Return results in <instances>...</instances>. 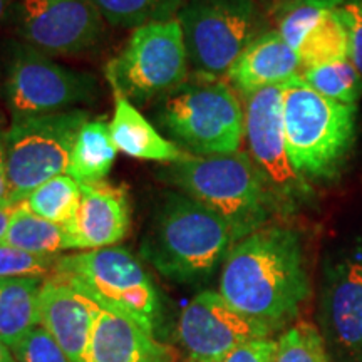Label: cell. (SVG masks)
<instances>
[{"instance_id":"cell-1","label":"cell","mask_w":362,"mask_h":362,"mask_svg":"<svg viewBox=\"0 0 362 362\" xmlns=\"http://www.w3.org/2000/svg\"><path fill=\"white\" fill-rule=\"evenodd\" d=\"M304 242L291 226L265 225L230 248L218 292L230 305L272 330L296 319L310 297Z\"/></svg>"},{"instance_id":"cell-2","label":"cell","mask_w":362,"mask_h":362,"mask_svg":"<svg viewBox=\"0 0 362 362\" xmlns=\"http://www.w3.org/2000/svg\"><path fill=\"white\" fill-rule=\"evenodd\" d=\"M235 245L226 221L187 193L165 192L143 235V259L175 284H198L223 264Z\"/></svg>"},{"instance_id":"cell-3","label":"cell","mask_w":362,"mask_h":362,"mask_svg":"<svg viewBox=\"0 0 362 362\" xmlns=\"http://www.w3.org/2000/svg\"><path fill=\"white\" fill-rule=\"evenodd\" d=\"M161 176L220 215L235 243L267 225L279 208L248 153L194 156L168 163Z\"/></svg>"},{"instance_id":"cell-4","label":"cell","mask_w":362,"mask_h":362,"mask_svg":"<svg viewBox=\"0 0 362 362\" xmlns=\"http://www.w3.org/2000/svg\"><path fill=\"white\" fill-rule=\"evenodd\" d=\"M285 141L292 166L307 183L332 181L357 138V104L317 93L300 76L282 84Z\"/></svg>"},{"instance_id":"cell-5","label":"cell","mask_w":362,"mask_h":362,"mask_svg":"<svg viewBox=\"0 0 362 362\" xmlns=\"http://www.w3.org/2000/svg\"><path fill=\"white\" fill-rule=\"evenodd\" d=\"M158 126L194 156L232 155L245 139V110L230 83L189 74L155 103Z\"/></svg>"},{"instance_id":"cell-6","label":"cell","mask_w":362,"mask_h":362,"mask_svg":"<svg viewBox=\"0 0 362 362\" xmlns=\"http://www.w3.org/2000/svg\"><path fill=\"white\" fill-rule=\"evenodd\" d=\"M52 279L69 285L101 309L134 320L155 332L161 297L139 260L123 247H107L59 257Z\"/></svg>"},{"instance_id":"cell-7","label":"cell","mask_w":362,"mask_h":362,"mask_svg":"<svg viewBox=\"0 0 362 362\" xmlns=\"http://www.w3.org/2000/svg\"><path fill=\"white\" fill-rule=\"evenodd\" d=\"M176 21L189 71L206 78L226 76L248 44L270 29L259 0H187Z\"/></svg>"},{"instance_id":"cell-8","label":"cell","mask_w":362,"mask_h":362,"mask_svg":"<svg viewBox=\"0 0 362 362\" xmlns=\"http://www.w3.org/2000/svg\"><path fill=\"white\" fill-rule=\"evenodd\" d=\"M192 74L180 22L143 25L106 67L115 93L131 103H156L180 88Z\"/></svg>"},{"instance_id":"cell-9","label":"cell","mask_w":362,"mask_h":362,"mask_svg":"<svg viewBox=\"0 0 362 362\" xmlns=\"http://www.w3.org/2000/svg\"><path fill=\"white\" fill-rule=\"evenodd\" d=\"M88 110L12 119L4 133L11 202H22L54 176L67 175L71 149Z\"/></svg>"},{"instance_id":"cell-10","label":"cell","mask_w":362,"mask_h":362,"mask_svg":"<svg viewBox=\"0 0 362 362\" xmlns=\"http://www.w3.org/2000/svg\"><path fill=\"white\" fill-rule=\"evenodd\" d=\"M4 94L12 119L81 110L94 104L101 88L88 71L59 64L51 56L24 42L12 45Z\"/></svg>"},{"instance_id":"cell-11","label":"cell","mask_w":362,"mask_h":362,"mask_svg":"<svg viewBox=\"0 0 362 362\" xmlns=\"http://www.w3.org/2000/svg\"><path fill=\"white\" fill-rule=\"evenodd\" d=\"M245 139L248 155L260 171L279 211L291 214L310 198V183L292 166L282 116V86L252 94L245 103Z\"/></svg>"},{"instance_id":"cell-12","label":"cell","mask_w":362,"mask_h":362,"mask_svg":"<svg viewBox=\"0 0 362 362\" xmlns=\"http://www.w3.org/2000/svg\"><path fill=\"white\" fill-rule=\"evenodd\" d=\"M11 16L22 42L51 57L93 51L106 34L90 0H16Z\"/></svg>"},{"instance_id":"cell-13","label":"cell","mask_w":362,"mask_h":362,"mask_svg":"<svg viewBox=\"0 0 362 362\" xmlns=\"http://www.w3.org/2000/svg\"><path fill=\"white\" fill-rule=\"evenodd\" d=\"M324 339L341 362H362V235L324 264Z\"/></svg>"},{"instance_id":"cell-14","label":"cell","mask_w":362,"mask_h":362,"mask_svg":"<svg viewBox=\"0 0 362 362\" xmlns=\"http://www.w3.org/2000/svg\"><path fill=\"white\" fill-rule=\"evenodd\" d=\"M269 325L235 309L220 292L197 293L181 310L178 339L188 362H214L242 344L267 339Z\"/></svg>"},{"instance_id":"cell-15","label":"cell","mask_w":362,"mask_h":362,"mask_svg":"<svg viewBox=\"0 0 362 362\" xmlns=\"http://www.w3.org/2000/svg\"><path fill=\"white\" fill-rule=\"evenodd\" d=\"M83 194L76 216L66 225L72 250L116 247L129 232L131 208L124 187L106 180L81 185Z\"/></svg>"},{"instance_id":"cell-16","label":"cell","mask_w":362,"mask_h":362,"mask_svg":"<svg viewBox=\"0 0 362 362\" xmlns=\"http://www.w3.org/2000/svg\"><path fill=\"white\" fill-rule=\"evenodd\" d=\"M101 307L69 285L49 277L39 292L40 325L71 362H84Z\"/></svg>"},{"instance_id":"cell-17","label":"cell","mask_w":362,"mask_h":362,"mask_svg":"<svg viewBox=\"0 0 362 362\" xmlns=\"http://www.w3.org/2000/svg\"><path fill=\"white\" fill-rule=\"evenodd\" d=\"M298 74L297 51L285 42L277 29H269L248 44L226 78L233 89L248 98L270 86H282Z\"/></svg>"},{"instance_id":"cell-18","label":"cell","mask_w":362,"mask_h":362,"mask_svg":"<svg viewBox=\"0 0 362 362\" xmlns=\"http://www.w3.org/2000/svg\"><path fill=\"white\" fill-rule=\"evenodd\" d=\"M84 362H175V352L134 320L101 309Z\"/></svg>"},{"instance_id":"cell-19","label":"cell","mask_w":362,"mask_h":362,"mask_svg":"<svg viewBox=\"0 0 362 362\" xmlns=\"http://www.w3.org/2000/svg\"><path fill=\"white\" fill-rule=\"evenodd\" d=\"M110 133L117 151L134 160L168 165L188 155L165 138L129 99L117 93H115V112L110 121Z\"/></svg>"},{"instance_id":"cell-20","label":"cell","mask_w":362,"mask_h":362,"mask_svg":"<svg viewBox=\"0 0 362 362\" xmlns=\"http://www.w3.org/2000/svg\"><path fill=\"white\" fill-rule=\"evenodd\" d=\"M116 156L117 148L112 143L110 123H104L101 119H88L76 134L67 175L81 185L99 183L110 175Z\"/></svg>"},{"instance_id":"cell-21","label":"cell","mask_w":362,"mask_h":362,"mask_svg":"<svg viewBox=\"0 0 362 362\" xmlns=\"http://www.w3.org/2000/svg\"><path fill=\"white\" fill-rule=\"evenodd\" d=\"M40 279H0V339L8 347L40 325Z\"/></svg>"},{"instance_id":"cell-22","label":"cell","mask_w":362,"mask_h":362,"mask_svg":"<svg viewBox=\"0 0 362 362\" xmlns=\"http://www.w3.org/2000/svg\"><path fill=\"white\" fill-rule=\"evenodd\" d=\"M4 243L45 257H57V253L72 250L66 226L34 215L24 203L17 206Z\"/></svg>"},{"instance_id":"cell-23","label":"cell","mask_w":362,"mask_h":362,"mask_svg":"<svg viewBox=\"0 0 362 362\" xmlns=\"http://www.w3.org/2000/svg\"><path fill=\"white\" fill-rule=\"evenodd\" d=\"M300 72L349 59V37L337 8L329 11L297 49Z\"/></svg>"},{"instance_id":"cell-24","label":"cell","mask_w":362,"mask_h":362,"mask_svg":"<svg viewBox=\"0 0 362 362\" xmlns=\"http://www.w3.org/2000/svg\"><path fill=\"white\" fill-rule=\"evenodd\" d=\"M107 24L121 29L168 22L178 17L187 0H90Z\"/></svg>"},{"instance_id":"cell-25","label":"cell","mask_w":362,"mask_h":362,"mask_svg":"<svg viewBox=\"0 0 362 362\" xmlns=\"http://www.w3.org/2000/svg\"><path fill=\"white\" fill-rule=\"evenodd\" d=\"M81 194L79 181L69 175H59L35 188L22 203L40 218L66 226L76 216Z\"/></svg>"},{"instance_id":"cell-26","label":"cell","mask_w":362,"mask_h":362,"mask_svg":"<svg viewBox=\"0 0 362 362\" xmlns=\"http://www.w3.org/2000/svg\"><path fill=\"white\" fill-rule=\"evenodd\" d=\"M342 2L344 0H288L272 8L269 13L285 42L297 51L317 22L329 11L341 7Z\"/></svg>"},{"instance_id":"cell-27","label":"cell","mask_w":362,"mask_h":362,"mask_svg":"<svg viewBox=\"0 0 362 362\" xmlns=\"http://www.w3.org/2000/svg\"><path fill=\"white\" fill-rule=\"evenodd\" d=\"M298 76L312 89L334 101L357 104L362 98V74L351 59L312 67Z\"/></svg>"},{"instance_id":"cell-28","label":"cell","mask_w":362,"mask_h":362,"mask_svg":"<svg viewBox=\"0 0 362 362\" xmlns=\"http://www.w3.org/2000/svg\"><path fill=\"white\" fill-rule=\"evenodd\" d=\"M275 362H329L324 334L310 322H297L277 341Z\"/></svg>"},{"instance_id":"cell-29","label":"cell","mask_w":362,"mask_h":362,"mask_svg":"<svg viewBox=\"0 0 362 362\" xmlns=\"http://www.w3.org/2000/svg\"><path fill=\"white\" fill-rule=\"evenodd\" d=\"M59 257L35 255L0 243V279H40L52 275Z\"/></svg>"},{"instance_id":"cell-30","label":"cell","mask_w":362,"mask_h":362,"mask_svg":"<svg viewBox=\"0 0 362 362\" xmlns=\"http://www.w3.org/2000/svg\"><path fill=\"white\" fill-rule=\"evenodd\" d=\"M17 362H71L51 334L42 325L30 330L12 347Z\"/></svg>"},{"instance_id":"cell-31","label":"cell","mask_w":362,"mask_h":362,"mask_svg":"<svg viewBox=\"0 0 362 362\" xmlns=\"http://www.w3.org/2000/svg\"><path fill=\"white\" fill-rule=\"evenodd\" d=\"M337 11L349 37V59L362 74V0H344Z\"/></svg>"},{"instance_id":"cell-32","label":"cell","mask_w":362,"mask_h":362,"mask_svg":"<svg viewBox=\"0 0 362 362\" xmlns=\"http://www.w3.org/2000/svg\"><path fill=\"white\" fill-rule=\"evenodd\" d=\"M275 356H277V341L267 337L242 344L214 362H275Z\"/></svg>"},{"instance_id":"cell-33","label":"cell","mask_w":362,"mask_h":362,"mask_svg":"<svg viewBox=\"0 0 362 362\" xmlns=\"http://www.w3.org/2000/svg\"><path fill=\"white\" fill-rule=\"evenodd\" d=\"M4 131L0 128V203L11 202V189H8L7 165H6V143H4Z\"/></svg>"},{"instance_id":"cell-34","label":"cell","mask_w":362,"mask_h":362,"mask_svg":"<svg viewBox=\"0 0 362 362\" xmlns=\"http://www.w3.org/2000/svg\"><path fill=\"white\" fill-rule=\"evenodd\" d=\"M17 206L19 205H16L12 202L0 203V243H4V240H6L8 225H11V220L13 214H16Z\"/></svg>"},{"instance_id":"cell-35","label":"cell","mask_w":362,"mask_h":362,"mask_svg":"<svg viewBox=\"0 0 362 362\" xmlns=\"http://www.w3.org/2000/svg\"><path fill=\"white\" fill-rule=\"evenodd\" d=\"M0 362H17L12 349L2 341V339H0Z\"/></svg>"},{"instance_id":"cell-36","label":"cell","mask_w":362,"mask_h":362,"mask_svg":"<svg viewBox=\"0 0 362 362\" xmlns=\"http://www.w3.org/2000/svg\"><path fill=\"white\" fill-rule=\"evenodd\" d=\"M8 7H11V0H0V22H2Z\"/></svg>"},{"instance_id":"cell-37","label":"cell","mask_w":362,"mask_h":362,"mask_svg":"<svg viewBox=\"0 0 362 362\" xmlns=\"http://www.w3.org/2000/svg\"><path fill=\"white\" fill-rule=\"evenodd\" d=\"M262 2H267V7H269V11H272L274 7H277L284 2H288V0H262Z\"/></svg>"}]
</instances>
